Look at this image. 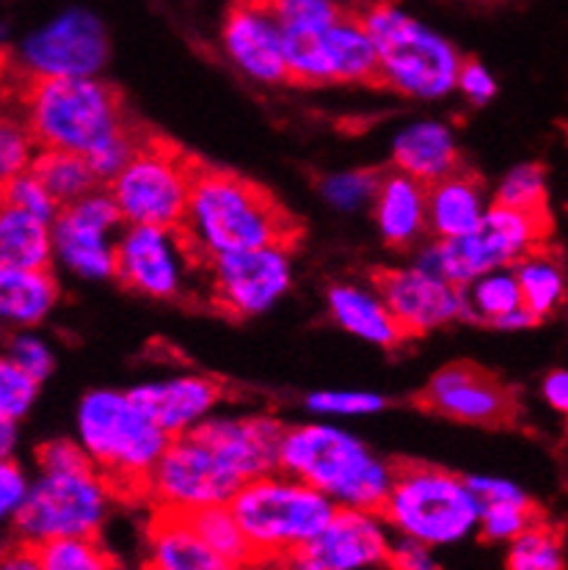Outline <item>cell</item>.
Returning a JSON list of instances; mask_svg holds the SVG:
<instances>
[{"label": "cell", "instance_id": "7a4b0ae2", "mask_svg": "<svg viewBox=\"0 0 568 570\" xmlns=\"http://www.w3.org/2000/svg\"><path fill=\"white\" fill-rule=\"evenodd\" d=\"M280 469L326 493L337 508L379 510L395 482L398 463L384 461L368 441L326 422L287 424Z\"/></svg>", "mask_w": 568, "mask_h": 570}, {"label": "cell", "instance_id": "7402d4cb", "mask_svg": "<svg viewBox=\"0 0 568 570\" xmlns=\"http://www.w3.org/2000/svg\"><path fill=\"white\" fill-rule=\"evenodd\" d=\"M127 392L136 400L138 409L172 439L190 433L216 414L224 394L222 383L207 375H196V372L138 383Z\"/></svg>", "mask_w": 568, "mask_h": 570}, {"label": "cell", "instance_id": "4316f807", "mask_svg": "<svg viewBox=\"0 0 568 570\" xmlns=\"http://www.w3.org/2000/svg\"><path fill=\"white\" fill-rule=\"evenodd\" d=\"M147 543V570H252L210 549L183 513L155 510Z\"/></svg>", "mask_w": 568, "mask_h": 570}, {"label": "cell", "instance_id": "5b68a950", "mask_svg": "<svg viewBox=\"0 0 568 570\" xmlns=\"http://www.w3.org/2000/svg\"><path fill=\"white\" fill-rule=\"evenodd\" d=\"M379 50V83L405 100L437 102L456 95L463 58L448 37L381 0L362 14Z\"/></svg>", "mask_w": 568, "mask_h": 570}, {"label": "cell", "instance_id": "1f68e13d", "mask_svg": "<svg viewBox=\"0 0 568 570\" xmlns=\"http://www.w3.org/2000/svg\"><path fill=\"white\" fill-rule=\"evenodd\" d=\"M183 515L210 549H216L218 554L237 562V566L257 570V557H254L246 532H243L241 521L235 519L229 504H213V508H202Z\"/></svg>", "mask_w": 568, "mask_h": 570}, {"label": "cell", "instance_id": "ac0fdd59", "mask_svg": "<svg viewBox=\"0 0 568 570\" xmlns=\"http://www.w3.org/2000/svg\"><path fill=\"white\" fill-rule=\"evenodd\" d=\"M222 50L243 78L259 86L290 83L282 22L271 0H235L222 22Z\"/></svg>", "mask_w": 568, "mask_h": 570}, {"label": "cell", "instance_id": "bcb514c9", "mask_svg": "<svg viewBox=\"0 0 568 570\" xmlns=\"http://www.w3.org/2000/svg\"><path fill=\"white\" fill-rule=\"evenodd\" d=\"M458 95L469 105H486L497 97V78L491 69L480 61H463L461 75H458Z\"/></svg>", "mask_w": 568, "mask_h": 570}, {"label": "cell", "instance_id": "30bf717a", "mask_svg": "<svg viewBox=\"0 0 568 570\" xmlns=\"http://www.w3.org/2000/svg\"><path fill=\"white\" fill-rule=\"evenodd\" d=\"M199 160L172 141L144 136L141 147L106 185L127 226H169L179 229L188 213Z\"/></svg>", "mask_w": 568, "mask_h": 570}, {"label": "cell", "instance_id": "277c9868", "mask_svg": "<svg viewBox=\"0 0 568 570\" xmlns=\"http://www.w3.org/2000/svg\"><path fill=\"white\" fill-rule=\"evenodd\" d=\"M75 439L97 471L111 482L116 497H147L149 476L172 435L138 409L130 392L91 389L78 403Z\"/></svg>", "mask_w": 568, "mask_h": 570}, {"label": "cell", "instance_id": "cb8c5ba5", "mask_svg": "<svg viewBox=\"0 0 568 570\" xmlns=\"http://www.w3.org/2000/svg\"><path fill=\"white\" fill-rule=\"evenodd\" d=\"M373 220L381 240L390 248H414L428 229V185L409 174L392 171L381 174L379 194L373 202Z\"/></svg>", "mask_w": 568, "mask_h": 570}, {"label": "cell", "instance_id": "d590c367", "mask_svg": "<svg viewBox=\"0 0 568 570\" xmlns=\"http://www.w3.org/2000/svg\"><path fill=\"white\" fill-rule=\"evenodd\" d=\"M42 570H119L97 538H61L37 546Z\"/></svg>", "mask_w": 568, "mask_h": 570}, {"label": "cell", "instance_id": "f6af8a7d", "mask_svg": "<svg viewBox=\"0 0 568 570\" xmlns=\"http://www.w3.org/2000/svg\"><path fill=\"white\" fill-rule=\"evenodd\" d=\"M33 480H28L26 469L11 458L0 461V515L3 519H14L22 510V504L31 497Z\"/></svg>", "mask_w": 568, "mask_h": 570}, {"label": "cell", "instance_id": "d6a6232c", "mask_svg": "<svg viewBox=\"0 0 568 570\" xmlns=\"http://www.w3.org/2000/svg\"><path fill=\"white\" fill-rule=\"evenodd\" d=\"M33 174L48 185L50 194L56 196L58 205H72L80 196L100 188L89 160L75 153H58V149H42L33 163Z\"/></svg>", "mask_w": 568, "mask_h": 570}, {"label": "cell", "instance_id": "ffe728a7", "mask_svg": "<svg viewBox=\"0 0 568 570\" xmlns=\"http://www.w3.org/2000/svg\"><path fill=\"white\" fill-rule=\"evenodd\" d=\"M392 538V527L379 510L340 508L301 551L321 570H373L390 562Z\"/></svg>", "mask_w": 568, "mask_h": 570}, {"label": "cell", "instance_id": "7c38bea8", "mask_svg": "<svg viewBox=\"0 0 568 570\" xmlns=\"http://www.w3.org/2000/svg\"><path fill=\"white\" fill-rule=\"evenodd\" d=\"M243 485L246 480L224 461L222 452L199 430H190L169 441L149 476L147 497L155 510L194 513L213 504H229Z\"/></svg>", "mask_w": 568, "mask_h": 570}, {"label": "cell", "instance_id": "3957f363", "mask_svg": "<svg viewBox=\"0 0 568 570\" xmlns=\"http://www.w3.org/2000/svg\"><path fill=\"white\" fill-rule=\"evenodd\" d=\"M14 95L17 116L42 149L89 157L133 127L121 95L102 78L17 80Z\"/></svg>", "mask_w": 568, "mask_h": 570}, {"label": "cell", "instance_id": "b9f144b4", "mask_svg": "<svg viewBox=\"0 0 568 570\" xmlns=\"http://www.w3.org/2000/svg\"><path fill=\"white\" fill-rule=\"evenodd\" d=\"M39 386L42 383L9 358L0 362V419H11V422H22L31 414L33 403L39 397Z\"/></svg>", "mask_w": 568, "mask_h": 570}, {"label": "cell", "instance_id": "d6986e66", "mask_svg": "<svg viewBox=\"0 0 568 570\" xmlns=\"http://www.w3.org/2000/svg\"><path fill=\"white\" fill-rule=\"evenodd\" d=\"M420 405L431 414L478 428H502L516 416L511 389L483 366L469 362H456L433 372L422 389Z\"/></svg>", "mask_w": 568, "mask_h": 570}, {"label": "cell", "instance_id": "74e56055", "mask_svg": "<svg viewBox=\"0 0 568 570\" xmlns=\"http://www.w3.org/2000/svg\"><path fill=\"white\" fill-rule=\"evenodd\" d=\"M536 521H541V513L532 502H500V504H483L480 513L478 534L489 543H513L519 534Z\"/></svg>", "mask_w": 568, "mask_h": 570}, {"label": "cell", "instance_id": "681fc988", "mask_svg": "<svg viewBox=\"0 0 568 570\" xmlns=\"http://www.w3.org/2000/svg\"><path fill=\"white\" fill-rule=\"evenodd\" d=\"M541 394L547 405L558 414L568 416V370H552L541 383Z\"/></svg>", "mask_w": 568, "mask_h": 570}, {"label": "cell", "instance_id": "e575fe53", "mask_svg": "<svg viewBox=\"0 0 568 570\" xmlns=\"http://www.w3.org/2000/svg\"><path fill=\"white\" fill-rule=\"evenodd\" d=\"M547 171L541 163H519L497 185L491 202L500 207L521 209V213H547Z\"/></svg>", "mask_w": 568, "mask_h": 570}, {"label": "cell", "instance_id": "f1b7e54d", "mask_svg": "<svg viewBox=\"0 0 568 570\" xmlns=\"http://www.w3.org/2000/svg\"><path fill=\"white\" fill-rule=\"evenodd\" d=\"M53 262V220L3 205L0 209V267L45 271Z\"/></svg>", "mask_w": 568, "mask_h": 570}, {"label": "cell", "instance_id": "9a60e30c", "mask_svg": "<svg viewBox=\"0 0 568 570\" xmlns=\"http://www.w3.org/2000/svg\"><path fill=\"white\" fill-rule=\"evenodd\" d=\"M125 226L111 190L95 188L56 215V262L86 282L116 278V243Z\"/></svg>", "mask_w": 568, "mask_h": 570}, {"label": "cell", "instance_id": "ab89813d", "mask_svg": "<svg viewBox=\"0 0 568 570\" xmlns=\"http://www.w3.org/2000/svg\"><path fill=\"white\" fill-rule=\"evenodd\" d=\"M42 147L20 116H6L0 127V177L11 179L31 171Z\"/></svg>", "mask_w": 568, "mask_h": 570}, {"label": "cell", "instance_id": "8992f818", "mask_svg": "<svg viewBox=\"0 0 568 570\" xmlns=\"http://www.w3.org/2000/svg\"><path fill=\"white\" fill-rule=\"evenodd\" d=\"M229 508L246 532L257 568L310 546L340 510L326 493L282 469L248 480Z\"/></svg>", "mask_w": 568, "mask_h": 570}, {"label": "cell", "instance_id": "4dcf8cb0", "mask_svg": "<svg viewBox=\"0 0 568 570\" xmlns=\"http://www.w3.org/2000/svg\"><path fill=\"white\" fill-rule=\"evenodd\" d=\"M463 306H467L469 323H483L491 325V328H500V323L508 314L519 312L525 306L513 267L483 273L472 284H467L463 287Z\"/></svg>", "mask_w": 568, "mask_h": 570}, {"label": "cell", "instance_id": "7dc6e473", "mask_svg": "<svg viewBox=\"0 0 568 570\" xmlns=\"http://www.w3.org/2000/svg\"><path fill=\"white\" fill-rule=\"evenodd\" d=\"M386 566L392 570H442L437 557H433L431 546L420 543L414 538H405V534H395L392 538L390 562Z\"/></svg>", "mask_w": 568, "mask_h": 570}, {"label": "cell", "instance_id": "8d00e7d4", "mask_svg": "<svg viewBox=\"0 0 568 570\" xmlns=\"http://www.w3.org/2000/svg\"><path fill=\"white\" fill-rule=\"evenodd\" d=\"M381 174L373 168H347L334 171L321 179V194L340 213H359L364 207H373L379 194Z\"/></svg>", "mask_w": 568, "mask_h": 570}, {"label": "cell", "instance_id": "f907efd6", "mask_svg": "<svg viewBox=\"0 0 568 570\" xmlns=\"http://www.w3.org/2000/svg\"><path fill=\"white\" fill-rule=\"evenodd\" d=\"M0 570H42L39 566V554H37V546H28L14 540V546H9L3 554V566Z\"/></svg>", "mask_w": 568, "mask_h": 570}, {"label": "cell", "instance_id": "60d3db41", "mask_svg": "<svg viewBox=\"0 0 568 570\" xmlns=\"http://www.w3.org/2000/svg\"><path fill=\"white\" fill-rule=\"evenodd\" d=\"M284 33L323 31L342 17L334 0H271Z\"/></svg>", "mask_w": 568, "mask_h": 570}, {"label": "cell", "instance_id": "5bb4252c", "mask_svg": "<svg viewBox=\"0 0 568 570\" xmlns=\"http://www.w3.org/2000/svg\"><path fill=\"white\" fill-rule=\"evenodd\" d=\"M194 265H205L183 229L125 226L116 243V278L153 301H174L188 293Z\"/></svg>", "mask_w": 568, "mask_h": 570}, {"label": "cell", "instance_id": "83f0119b", "mask_svg": "<svg viewBox=\"0 0 568 570\" xmlns=\"http://www.w3.org/2000/svg\"><path fill=\"white\" fill-rule=\"evenodd\" d=\"M58 298L61 293L50 267L45 271L0 267V317L9 328H37L56 309Z\"/></svg>", "mask_w": 568, "mask_h": 570}, {"label": "cell", "instance_id": "f5cc1de1", "mask_svg": "<svg viewBox=\"0 0 568 570\" xmlns=\"http://www.w3.org/2000/svg\"><path fill=\"white\" fill-rule=\"evenodd\" d=\"M373 570H392L390 566H384V568H373Z\"/></svg>", "mask_w": 568, "mask_h": 570}, {"label": "cell", "instance_id": "816d5d0a", "mask_svg": "<svg viewBox=\"0 0 568 570\" xmlns=\"http://www.w3.org/2000/svg\"><path fill=\"white\" fill-rule=\"evenodd\" d=\"M17 424L20 422H11V419H0V455L11 458L17 446Z\"/></svg>", "mask_w": 568, "mask_h": 570}, {"label": "cell", "instance_id": "f35d334b", "mask_svg": "<svg viewBox=\"0 0 568 570\" xmlns=\"http://www.w3.org/2000/svg\"><path fill=\"white\" fill-rule=\"evenodd\" d=\"M306 411L315 416H373L386 409V397L379 392H356V389H329V392H312L304 400Z\"/></svg>", "mask_w": 568, "mask_h": 570}, {"label": "cell", "instance_id": "836d02e7", "mask_svg": "<svg viewBox=\"0 0 568 570\" xmlns=\"http://www.w3.org/2000/svg\"><path fill=\"white\" fill-rule=\"evenodd\" d=\"M506 570H566V546L558 527L536 521L525 534L508 543Z\"/></svg>", "mask_w": 568, "mask_h": 570}, {"label": "cell", "instance_id": "c3c4849f", "mask_svg": "<svg viewBox=\"0 0 568 570\" xmlns=\"http://www.w3.org/2000/svg\"><path fill=\"white\" fill-rule=\"evenodd\" d=\"M472 491L483 504H500V502H532L521 485L506 476H491V474H469L467 476Z\"/></svg>", "mask_w": 568, "mask_h": 570}, {"label": "cell", "instance_id": "8fae6325", "mask_svg": "<svg viewBox=\"0 0 568 570\" xmlns=\"http://www.w3.org/2000/svg\"><path fill=\"white\" fill-rule=\"evenodd\" d=\"M111 56V42L100 17L89 9L61 11L20 39L14 58L17 80L100 78Z\"/></svg>", "mask_w": 568, "mask_h": 570}, {"label": "cell", "instance_id": "44dd1931", "mask_svg": "<svg viewBox=\"0 0 568 570\" xmlns=\"http://www.w3.org/2000/svg\"><path fill=\"white\" fill-rule=\"evenodd\" d=\"M194 430H199L246 482L280 469L282 439L287 424L276 416L213 414Z\"/></svg>", "mask_w": 568, "mask_h": 570}, {"label": "cell", "instance_id": "d4e9b609", "mask_svg": "<svg viewBox=\"0 0 568 570\" xmlns=\"http://www.w3.org/2000/svg\"><path fill=\"white\" fill-rule=\"evenodd\" d=\"M326 306L329 317L342 331L381 351H395L400 342L409 340L373 284H334L326 293Z\"/></svg>", "mask_w": 568, "mask_h": 570}, {"label": "cell", "instance_id": "52a82bcc", "mask_svg": "<svg viewBox=\"0 0 568 570\" xmlns=\"http://www.w3.org/2000/svg\"><path fill=\"white\" fill-rule=\"evenodd\" d=\"M483 502L467 476L433 463H398L395 482L381 515L395 534L431 549L463 543L480 529Z\"/></svg>", "mask_w": 568, "mask_h": 570}, {"label": "cell", "instance_id": "484cf974", "mask_svg": "<svg viewBox=\"0 0 568 570\" xmlns=\"http://www.w3.org/2000/svg\"><path fill=\"white\" fill-rule=\"evenodd\" d=\"M494 202L472 171H458L428 185V229L433 240H456L483 224Z\"/></svg>", "mask_w": 568, "mask_h": 570}, {"label": "cell", "instance_id": "e0dca14e", "mask_svg": "<svg viewBox=\"0 0 568 570\" xmlns=\"http://www.w3.org/2000/svg\"><path fill=\"white\" fill-rule=\"evenodd\" d=\"M373 287L395 314L398 325L409 340L467 320L463 287H456L437 273H428L417 262L381 267L373 273Z\"/></svg>", "mask_w": 568, "mask_h": 570}, {"label": "cell", "instance_id": "9c48e42d", "mask_svg": "<svg viewBox=\"0 0 568 570\" xmlns=\"http://www.w3.org/2000/svg\"><path fill=\"white\" fill-rule=\"evenodd\" d=\"M549 232L547 213L491 205L483 224L456 240H428L417 248L414 262L428 273L448 278L456 287H467L483 273L513 267L516 262L543 246Z\"/></svg>", "mask_w": 568, "mask_h": 570}, {"label": "cell", "instance_id": "ee69618b", "mask_svg": "<svg viewBox=\"0 0 568 570\" xmlns=\"http://www.w3.org/2000/svg\"><path fill=\"white\" fill-rule=\"evenodd\" d=\"M11 364H17L20 370H26L28 375L37 377L39 383L48 381L56 370V353L48 342L39 334H33V328L17 331L9 336V345H6V356Z\"/></svg>", "mask_w": 568, "mask_h": 570}, {"label": "cell", "instance_id": "ba28073f", "mask_svg": "<svg viewBox=\"0 0 568 570\" xmlns=\"http://www.w3.org/2000/svg\"><path fill=\"white\" fill-rule=\"evenodd\" d=\"M116 491L95 463L39 469L31 497L11 519L14 540L42 546L61 538H97L111 513Z\"/></svg>", "mask_w": 568, "mask_h": 570}, {"label": "cell", "instance_id": "f546056e", "mask_svg": "<svg viewBox=\"0 0 568 570\" xmlns=\"http://www.w3.org/2000/svg\"><path fill=\"white\" fill-rule=\"evenodd\" d=\"M516 278L521 287V301L538 317V323L552 317L568 298L566 267L558 254L547 246L532 248L527 257L513 265Z\"/></svg>", "mask_w": 568, "mask_h": 570}, {"label": "cell", "instance_id": "4fadbf2b", "mask_svg": "<svg viewBox=\"0 0 568 570\" xmlns=\"http://www.w3.org/2000/svg\"><path fill=\"white\" fill-rule=\"evenodd\" d=\"M290 83L364 86L379 83V50L362 17H345L323 31L284 33Z\"/></svg>", "mask_w": 568, "mask_h": 570}, {"label": "cell", "instance_id": "603a6c76", "mask_svg": "<svg viewBox=\"0 0 568 570\" xmlns=\"http://www.w3.org/2000/svg\"><path fill=\"white\" fill-rule=\"evenodd\" d=\"M390 163L422 185L450 177L461 168V149L453 127L439 119L409 121L392 136Z\"/></svg>", "mask_w": 568, "mask_h": 570}, {"label": "cell", "instance_id": "7bdbcfd3", "mask_svg": "<svg viewBox=\"0 0 568 570\" xmlns=\"http://www.w3.org/2000/svg\"><path fill=\"white\" fill-rule=\"evenodd\" d=\"M3 205L22 209V213H31L45 220H56V215L61 213V205L50 194L48 185L33 174V168L26 174H17L11 179H3Z\"/></svg>", "mask_w": 568, "mask_h": 570}, {"label": "cell", "instance_id": "6da1fadb", "mask_svg": "<svg viewBox=\"0 0 568 570\" xmlns=\"http://www.w3.org/2000/svg\"><path fill=\"white\" fill-rule=\"evenodd\" d=\"M183 235L202 262L263 246H295L301 226L263 185L199 163Z\"/></svg>", "mask_w": 568, "mask_h": 570}, {"label": "cell", "instance_id": "2e32d148", "mask_svg": "<svg viewBox=\"0 0 568 570\" xmlns=\"http://www.w3.org/2000/svg\"><path fill=\"white\" fill-rule=\"evenodd\" d=\"M290 248L276 243L207 259L213 306L229 317H259L274 309L293 287Z\"/></svg>", "mask_w": 568, "mask_h": 570}]
</instances>
